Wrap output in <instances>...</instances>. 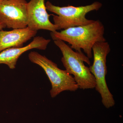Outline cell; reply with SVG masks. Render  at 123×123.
<instances>
[{
  "label": "cell",
  "instance_id": "obj_1",
  "mask_svg": "<svg viewBox=\"0 0 123 123\" xmlns=\"http://www.w3.org/2000/svg\"><path fill=\"white\" fill-rule=\"evenodd\" d=\"M104 31L103 24L97 20L86 25L71 27L60 32H51L50 36L54 41L60 40L68 43L76 51L82 52V49L90 59L92 57L94 45L98 42H106Z\"/></svg>",
  "mask_w": 123,
  "mask_h": 123
},
{
  "label": "cell",
  "instance_id": "obj_2",
  "mask_svg": "<svg viewBox=\"0 0 123 123\" xmlns=\"http://www.w3.org/2000/svg\"><path fill=\"white\" fill-rule=\"evenodd\" d=\"M54 43L59 48L63 56L61 61L69 74L73 75L76 83L81 89L95 88L96 81L89 68L84 62L90 66L89 59L82 52L75 51L64 42L60 40H54Z\"/></svg>",
  "mask_w": 123,
  "mask_h": 123
},
{
  "label": "cell",
  "instance_id": "obj_3",
  "mask_svg": "<svg viewBox=\"0 0 123 123\" xmlns=\"http://www.w3.org/2000/svg\"><path fill=\"white\" fill-rule=\"evenodd\" d=\"M45 5L47 10L57 15H52L54 24L57 27V30L91 24L95 20L87 19L86 15L91 11H98L102 6L98 1L79 7L68 5L60 7L54 5L49 1H47Z\"/></svg>",
  "mask_w": 123,
  "mask_h": 123
},
{
  "label": "cell",
  "instance_id": "obj_4",
  "mask_svg": "<svg viewBox=\"0 0 123 123\" xmlns=\"http://www.w3.org/2000/svg\"><path fill=\"white\" fill-rule=\"evenodd\" d=\"M29 58L33 63L40 66L44 70L51 85V97L55 98L64 91H75L79 89L73 77L65 70L58 68L57 64L46 56L37 52H31Z\"/></svg>",
  "mask_w": 123,
  "mask_h": 123
},
{
  "label": "cell",
  "instance_id": "obj_5",
  "mask_svg": "<svg viewBox=\"0 0 123 123\" xmlns=\"http://www.w3.org/2000/svg\"><path fill=\"white\" fill-rule=\"evenodd\" d=\"M93 62L89 68L96 81L95 89L99 93L104 106L107 108L115 105L113 95L107 84L106 76L107 74V56L111 51L110 45L106 42H98L92 47Z\"/></svg>",
  "mask_w": 123,
  "mask_h": 123
},
{
  "label": "cell",
  "instance_id": "obj_6",
  "mask_svg": "<svg viewBox=\"0 0 123 123\" xmlns=\"http://www.w3.org/2000/svg\"><path fill=\"white\" fill-rule=\"evenodd\" d=\"M27 4L26 0H5L0 2V21L8 28L27 27Z\"/></svg>",
  "mask_w": 123,
  "mask_h": 123
},
{
  "label": "cell",
  "instance_id": "obj_7",
  "mask_svg": "<svg viewBox=\"0 0 123 123\" xmlns=\"http://www.w3.org/2000/svg\"><path fill=\"white\" fill-rule=\"evenodd\" d=\"M45 0H31L27 4V26L37 31L46 30L51 32L57 30V27L49 20Z\"/></svg>",
  "mask_w": 123,
  "mask_h": 123
},
{
  "label": "cell",
  "instance_id": "obj_8",
  "mask_svg": "<svg viewBox=\"0 0 123 123\" xmlns=\"http://www.w3.org/2000/svg\"><path fill=\"white\" fill-rule=\"evenodd\" d=\"M51 42L41 36L35 37L30 43L21 48H11L0 52V64H5L11 69L15 68L17 62L22 55L27 51L34 49L45 50Z\"/></svg>",
  "mask_w": 123,
  "mask_h": 123
},
{
  "label": "cell",
  "instance_id": "obj_9",
  "mask_svg": "<svg viewBox=\"0 0 123 123\" xmlns=\"http://www.w3.org/2000/svg\"><path fill=\"white\" fill-rule=\"evenodd\" d=\"M37 31L28 27L0 31V52L11 48H21L24 43L34 37Z\"/></svg>",
  "mask_w": 123,
  "mask_h": 123
},
{
  "label": "cell",
  "instance_id": "obj_10",
  "mask_svg": "<svg viewBox=\"0 0 123 123\" xmlns=\"http://www.w3.org/2000/svg\"><path fill=\"white\" fill-rule=\"evenodd\" d=\"M6 27V26L0 21V31L2 30L3 29H4Z\"/></svg>",
  "mask_w": 123,
  "mask_h": 123
},
{
  "label": "cell",
  "instance_id": "obj_11",
  "mask_svg": "<svg viewBox=\"0 0 123 123\" xmlns=\"http://www.w3.org/2000/svg\"><path fill=\"white\" fill-rule=\"evenodd\" d=\"M4 0H0V2H1V1Z\"/></svg>",
  "mask_w": 123,
  "mask_h": 123
}]
</instances>
